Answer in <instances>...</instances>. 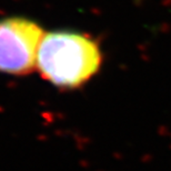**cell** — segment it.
I'll return each mask as SVG.
<instances>
[{
	"label": "cell",
	"mask_w": 171,
	"mask_h": 171,
	"mask_svg": "<svg viewBox=\"0 0 171 171\" xmlns=\"http://www.w3.org/2000/svg\"><path fill=\"white\" fill-rule=\"evenodd\" d=\"M102 65L98 42L82 32H46L40 41L36 69L52 86L77 89L92 79Z\"/></svg>",
	"instance_id": "6da1fadb"
},
{
	"label": "cell",
	"mask_w": 171,
	"mask_h": 171,
	"mask_svg": "<svg viewBox=\"0 0 171 171\" xmlns=\"http://www.w3.org/2000/svg\"><path fill=\"white\" fill-rule=\"evenodd\" d=\"M45 32L36 21L13 16L0 19V72L26 76L36 69Z\"/></svg>",
	"instance_id": "7a4b0ae2"
},
{
	"label": "cell",
	"mask_w": 171,
	"mask_h": 171,
	"mask_svg": "<svg viewBox=\"0 0 171 171\" xmlns=\"http://www.w3.org/2000/svg\"><path fill=\"white\" fill-rule=\"evenodd\" d=\"M136 1H137V2H140L141 0H136Z\"/></svg>",
	"instance_id": "3957f363"
}]
</instances>
